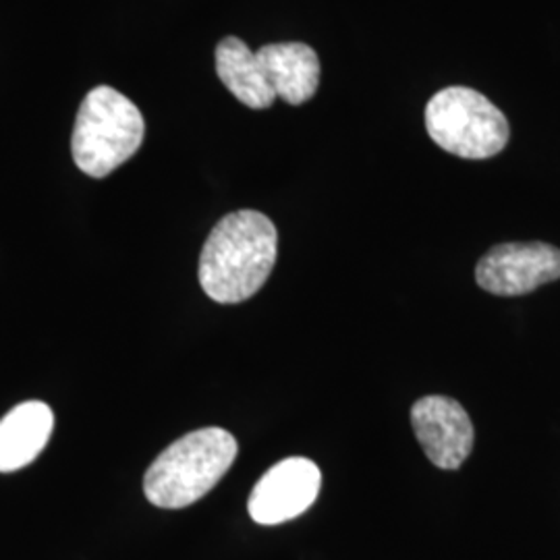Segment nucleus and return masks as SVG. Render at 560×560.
<instances>
[{
	"label": "nucleus",
	"instance_id": "obj_5",
	"mask_svg": "<svg viewBox=\"0 0 560 560\" xmlns=\"http://www.w3.org/2000/svg\"><path fill=\"white\" fill-rule=\"evenodd\" d=\"M559 279L560 249L540 241L494 245L476 266L478 284L499 298L527 295Z\"/></svg>",
	"mask_w": 560,
	"mask_h": 560
},
{
	"label": "nucleus",
	"instance_id": "obj_2",
	"mask_svg": "<svg viewBox=\"0 0 560 560\" xmlns=\"http://www.w3.org/2000/svg\"><path fill=\"white\" fill-rule=\"evenodd\" d=\"M237 441L222 428H201L164 448L143 476L154 506L185 509L201 501L237 459Z\"/></svg>",
	"mask_w": 560,
	"mask_h": 560
},
{
	"label": "nucleus",
	"instance_id": "obj_9",
	"mask_svg": "<svg viewBox=\"0 0 560 560\" xmlns=\"http://www.w3.org/2000/svg\"><path fill=\"white\" fill-rule=\"evenodd\" d=\"M55 413L42 400H25L0 420V474L20 471L44 451Z\"/></svg>",
	"mask_w": 560,
	"mask_h": 560
},
{
	"label": "nucleus",
	"instance_id": "obj_10",
	"mask_svg": "<svg viewBox=\"0 0 560 560\" xmlns=\"http://www.w3.org/2000/svg\"><path fill=\"white\" fill-rule=\"evenodd\" d=\"M217 73L226 90L254 110L270 108L277 94L272 92L258 55L245 42L229 36L217 46Z\"/></svg>",
	"mask_w": 560,
	"mask_h": 560
},
{
	"label": "nucleus",
	"instance_id": "obj_4",
	"mask_svg": "<svg viewBox=\"0 0 560 560\" xmlns=\"http://www.w3.org/2000/svg\"><path fill=\"white\" fill-rule=\"evenodd\" d=\"M425 129L444 152L467 161H486L501 154L511 136L501 108L465 85L444 88L430 98Z\"/></svg>",
	"mask_w": 560,
	"mask_h": 560
},
{
	"label": "nucleus",
	"instance_id": "obj_6",
	"mask_svg": "<svg viewBox=\"0 0 560 560\" xmlns=\"http://www.w3.org/2000/svg\"><path fill=\"white\" fill-rule=\"evenodd\" d=\"M320 467L305 457L272 465L254 486L247 511L260 525H280L303 515L320 494Z\"/></svg>",
	"mask_w": 560,
	"mask_h": 560
},
{
	"label": "nucleus",
	"instance_id": "obj_7",
	"mask_svg": "<svg viewBox=\"0 0 560 560\" xmlns=\"http://www.w3.org/2000/svg\"><path fill=\"white\" fill-rule=\"evenodd\" d=\"M411 425L425 457L439 469H459L474 451V423L459 400L421 397L411 407Z\"/></svg>",
	"mask_w": 560,
	"mask_h": 560
},
{
	"label": "nucleus",
	"instance_id": "obj_8",
	"mask_svg": "<svg viewBox=\"0 0 560 560\" xmlns=\"http://www.w3.org/2000/svg\"><path fill=\"white\" fill-rule=\"evenodd\" d=\"M277 98L300 106L312 101L320 85V59L301 42L266 44L256 52Z\"/></svg>",
	"mask_w": 560,
	"mask_h": 560
},
{
	"label": "nucleus",
	"instance_id": "obj_1",
	"mask_svg": "<svg viewBox=\"0 0 560 560\" xmlns=\"http://www.w3.org/2000/svg\"><path fill=\"white\" fill-rule=\"evenodd\" d=\"M279 252L275 222L256 210L231 212L203 243L200 284L217 303L254 298L270 277Z\"/></svg>",
	"mask_w": 560,
	"mask_h": 560
},
{
	"label": "nucleus",
	"instance_id": "obj_3",
	"mask_svg": "<svg viewBox=\"0 0 560 560\" xmlns=\"http://www.w3.org/2000/svg\"><path fill=\"white\" fill-rule=\"evenodd\" d=\"M143 136L140 108L115 88L98 85L78 110L71 138L73 161L88 177L104 179L140 150Z\"/></svg>",
	"mask_w": 560,
	"mask_h": 560
}]
</instances>
